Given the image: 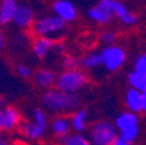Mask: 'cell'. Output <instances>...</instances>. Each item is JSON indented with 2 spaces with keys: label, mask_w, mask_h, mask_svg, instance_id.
I'll return each mask as SVG.
<instances>
[{
  "label": "cell",
  "mask_w": 146,
  "mask_h": 145,
  "mask_svg": "<svg viewBox=\"0 0 146 145\" xmlns=\"http://www.w3.org/2000/svg\"><path fill=\"white\" fill-rule=\"evenodd\" d=\"M118 137V130L109 121H98L89 129V142L92 145H113Z\"/></svg>",
  "instance_id": "cell-3"
},
{
  "label": "cell",
  "mask_w": 146,
  "mask_h": 145,
  "mask_svg": "<svg viewBox=\"0 0 146 145\" xmlns=\"http://www.w3.org/2000/svg\"><path fill=\"white\" fill-rule=\"evenodd\" d=\"M80 67L82 70H92L100 65H102V59L100 52H89L85 55L81 59H79Z\"/></svg>",
  "instance_id": "cell-20"
},
{
  "label": "cell",
  "mask_w": 146,
  "mask_h": 145,
  "mask_svg": "<svg viewBox=\"0 0 146 145\" xmlns=\"http://www.w3.org/2000/svg\"><path fill=\"white\" fill-rule=\"evenodd\" d=\"M87 118H88V112L87 109L80 108L77 112H74L71 116V126L72 129L78 134H81L86 130L87 126Z\"/></svg>",
  "instance_id": "cell-18"
},
{
  "label": "cell",
  "mask_w": 146,
  "mask_h": 145,
  "mask_svg": "<svg viewBox=\"0 0 146 145\" xmlns=\"http://www.w3.org/2000/svg\"><path fill=\"white\" fill-rule=\"evenodd\" d=\"M34 22H35L34 11L31 8H29L28 6L19 5V7L16 9V13L14 15L13 23L21 29H28V28L33 27Z\"/></svg>",
  "instance_id": "cell-9"
},
{
  "label": "cell",
  "mask_w": 146,
  "mask_h": 145,
  "mask_svg": "<svg viewBox=\"0 0 146 145\" xmlns=\"http://www.w3.org/2000/svg\"><path fill=\"white\" fill-rule=\"evenodd\" d=\"M88 76L84 70H65L57 76L54 86L65 93H77L88 84Z\"/></svg>",
  "instance_id": "cell-2"
},
{
  "label": "cell",
  "mask_w": 146,
  "mask_h": 145,
  "mask_svg": "<svg viewBox=\"0 0 146 145\" xmlns=\"http://www.w3.org/2000/svg\"><path fill=\"white\" fill-rule=\"evenodd\" d=\"M102 65L108 70L109 72H115L119 70L125 61H126V52L125 50L119 45H106L102 51L100 52Z\"/></svg>",
  "instance_id": "cell-6"
},
{
  "label": "cell",
  "mask_w": 146,
  "mask_h": 145,
  "mask_svg": "<svg viewBox=\"0 0 146 145\" xmlns=\"http://www.w3.org/2000/svg\"><path fill=\"white\" fill-rule=\"evenodd\" d=\"M56 79H57L56 73L50 69H40L35 73V78H34L35 84L44 89L52 88V86L56 84Z\"/></svg>",
  "instance_id": "cell-14"
},
{
  "label": "cell",
  "mask_w": 146,
  "mask_h": 145,
  "mask_svg": "<svg viewBox=\"0 0 146 145\" xmlns=\"http://www.w3.org/2000/svg\"><path fill=\"white\" fill-rule=\"evenodd\" d=\"M113 145H132V143H129V142L122 139L121 137H117V139L115 140V143Z\"/></svg>",
  "instance_id": "cell-30"
},
{
  "label": "cell",
  "mask_w": 146,
  "mask_h": 145,
  "mask_svg": "<svg viewBox=\"0 0 146 145\" xmlns=\"http://www.w3.org/2000/svg\"><path fill=\"white\" fill-rule=\"evenodd\" d=\"M143 96H144V107H143V112L146 113V89L143 92Z\"/></svg>",
  "instance_id": "cell-33"
},
{
  "label": "cell",
  "mask_w": 146,
  "mask_h": 145,
  "mask_svg": "<svg viewBox=\"0 0 146 145\" xmlns=\"http://www.w3.org/2000/svg\"><path fill=\"white\" fill-rule=\"evenodd\" d=\"M125 104L127 110H130L132 113L138 114L143 112V107H144L143 92L135 88H129L125 93Z\"/></svg>",
  "instance_id": "cell-10"
},
{
  "label": "cell",
  "mask_w": 146,
  "mask_h": 145,
  "mask_svg": "<svg viewBox=\"0 0 146 145\" xmlns=\"http://www.w3.org/2000/svg\"><path fill=\"white\" fill-rule=\"evenodd\" d=\"M63 66L65 70H77L80 67V63H79V59L76 58L74 56L67 55V56H64L63 58Z\"/></svg>",
  "instance_id": "cell-24"
},
{
  "label": "cell",
  "mask_w": 146,
  "mask_h": 145,
  "mask_svg": "<svg viewBox=\"0 0 146 145\" xmlns=\"http://www.w3.org/2000/svg\"><path fill=\"white\" fill-rule=\"evenodd\" d=\"M52 11L54 15L58 16L66 23L74 21L78 16L77 7L70 0H57V1H54L52 5Z\"/></svg>",
  "instance_id": "cell-8"
},
{
  "label": "cell",
  "mask_w": 146,
  "mask_h": 145,
  "mask_svg": "<svg viewBox=\"0 0 146 145\" xmlns=\"http://www.w3.org/2000/svg\"><path fill=\"white\" fill-rule=\"evenodd\" d=\"M133 70L146 72V52L141 53V55H139V56L135 59V63H133Z\"/></svg>",
  "instance_id": "cell-26"
},
{
  "label": "cell",
  "mask_w": 146,
  "mask_h": 145,
  "mask_svg": "<svg viewBox=\"0 0 146 145\" xmlns=\"http://www.w3.org/2000/svg\"><path fill=\"white\" fill-rule=\"evenodd\" d=\"M98 6L109 12L114 17H118L119 20L130 12L121 0H100Z\"/></svg>",
  "instance_id": "cell-11"
},
{
  "label": "cell",
  "mask_w": 146,
  "mask_h": 145,
  "mask_svg": "<svg viewBox=\"0 0 146 145\" xmlns=\"http://www.w3.org/2000/svg\"><path fill=\"white\" fill-rule=\"evenodd\" d=\"M17 7H19L17 0H1L0 1V25L4 26L13 22Z\"/></svg>",
  "instance_id": "cell-12"
},
{
  "label": "cell",
  "mask_w": 146,
  "mask_h": 145,
  "mask_svg": "<svg viewBox=\"0 0 146 145\" xmlns=\"http://www.w3.org/2000/svg\"><path fill=\"white\" fill-rule=\"evenodd\" d=\"M5 36H4V33H3V29L0 27V50H3L5 48Z\"/></svg>",
  "instance_id": "cell-31"
},
{
  "label": "cell",
  "mask_w": 146,
  "mask_h": 145,
  "mask_svg": "<svg viewBox=\"0 0 146 145\" xmlns=\"http://www.w3.org/2000/svg\"><path fill=\"white\" fill-rule=\"evenodd\" d=\"M62 145H92L89 139L82 134H70L64 140L60 142Z\"/></svg>",
  "instance_id": "cell-21"
},
{
  "label": "cell",
  "mask_w": 146,
  "mask_h": 145,
  "mask_svg": "<svg viewBox=\"0 0 146 145\" xmlns=\"http://www.w3.org/2000/svg\"><path fill=\"white\" fill-rule=\"evenodd\" d=\"M87 16L92 21H94L95 23H99V25H108L114 20V16L110 13L101 8L98 5L87 11Z\"/></svg>",
  "instance_id": "cell-17"
},
{
  "label": "cell",
  "mask_w": 146,
  "mask_h": 145,
  "mask_svg": "<svg viewBox=\"0 0 146 145\" xmlns=\"http://www.w3.org/2000/svg\"><path fill=\"white\" fill-rule=\"evenodd\" d=\"M127 82H129L131 88L144 92L146 89V72L132 70L127 74Z\"/></svg>",
  "instance_id": "cell-19"
},
{
  "label": "cell",
  "mask_w": 146,
  "mask_h": 145,
  "mask_svg": "<svg viewBox=\"0 0 146 145\" xmlns=\"http://www.w3.org/2000/svg\"><path fill=\"white\" fill-rule=\"evenodd\" d=\"M66 28V22L56 15H46L36 20L31 27L36 37H49L53 39L62 34Z\"/></svg>",
  "instance_id": "cell-4"
},
{
  "label": "cell",
  "mask_w": 146,
  "mask_h": 145,
  "mask_svg": "<svg viewBox=\"0 0 146 145\" xmlns=\"http://www.w3.org/2000/svg\"><path fill=\"white\" fill-rule=\"evenodd\" d=\"M53 51L56 53L62 55V53H64V51H65V45L62 42H56L54 43V47H53Z\"/></svg>",
  "instance_id": "cell-28"
},
{
  "label": "cell",
  "mask_w": 146,
  "mask_h": 145,
  "mask_svg": "<svg viewBox=\"0 0 146 145\" xmlns=\"http://www.w3.org/2000/svg\"><path fill=\"white\" fill-rule=\"evenodd\" d=\"M42 104L51 113L68 114L80 109L81 99L77 93H65L53 87L45 89L42 95Z\"/></svg>",
  "instance_id": "cell-1"
},
{
  "label": "cell",
  "mask_w": 146,
  "mask_h": 145,
  "mask_svg": "<svg viewBox=\"0 0 146 145\" xmlns=\"http://www.w3.org/2000/svg\"><path fill=\"white\" fill-rule=\"evenodd\" d=\"M21 125V114L13 106L0 108V132H9Z\"/></svg>",
  "instance_id": "cell-7"
},
{
  "label": "cell",
  "mask_w": 146,
  "mask_h": 145,
  "mask_svg": "<svg viewBox=\"0 0 146 145\" xmlns=\"http://www.w3.org/2000/svg\"><path fill=\"white\" fill-rule=\"evenodd\" d=\"M114 124H115L116 129L118 131H122L124 129L131 128V126L139 125V118H138V115L136 113H132L130 110H126V112L121 113L116 117Z\"/></svg>",
  "instance_id": "cell-16"
},
{
  "label": "cell",
  "mask_w": 146,
  "mask_h": 145,
  "mask_svg": "<svg viewBox=\"0 0 146 145\" xmlns=\"http://www.w3.org/2000/svg\"><path fill=\"white\" fill-rule=\"evenodd\" d=\"M71 128H72L71 126V120L67 118L66 116L59 115L57 117H54L51 122V130L58 137V139L68 136Z\"/></svg>",
  "instance_id": "cell-15"
},
{
  "label": "cell",
  "mask_w": 146,
  "mask_h": 145,
  "mask_svg": "<svg viewBox=\"0 0 146 145\" xmlns=\"http://www.w3.org/2000/svg\"><path fill=\"white\" fill-rule=\"evenodd\" d=\"M101 40L106 45H113L117 40V34L113 29H107L101 34Z\"/></svg>",
  "instance_id": "cell-23"
},
{
  "label": "cell",
  "mask_w": 146,
  "mask_h": 145,
  "mask_svg": "<svg viewBox=\"0 0 146 145\" xmlns=\"http://www.w3.org/2000/svg\"><path fill=\"white\" fill-rule=\"evenodd\" d=\"M119 21L125 26H137L139 23V16L132 12H129L125 16H123Z\"/></svg>",
  "instance_id": "cell-25"
},
{
  "label": "cell",
  "mask_w": 146,
  "mask_h": 145,
  "mask_svg": "<svg viewBox=\"0 0 146 145\" xmlns=\"http://www.w3.org/2000/svg\"><path fill=\"white\" fill-rule=\"evenodd\" d=\"M11 145H28V144L25 143V142H22V140H13L11 143Z\"/></svg>",
  "instance_id": "cell-32"
},
{
  "label": "cell",
  "mask_w": 146,
  "mask_h": 145,
  "mask_svg": "<svg viewBox=\"0 0 146 145\" xmlns=\"http://www.w3.org/2000/svg\"><path fill=\"white\" fill-rule=\"evenodd\" d=\"M54 41L53 39H49V37H36L34 40V43H33V52L34 55L42 59V58H45L48 56V53L53 50V47H54Z\"/></svg>",
  "instance_id": "cell-13"
},
{
  "label": "cell",
  "mask_w": 146,
  "mask_h": 145,
  "mask_svg": "<svg viewBox=\"0 0 146 145\" xmlns=\"http://www.w3.org/2000/svg\"><path fill=\"white\" fill-rule=\"evenodd\" d=\"M138 135H139V125H135V126H131V128H127V129L119 131L118 137H121L122 139L129 143H133L138 138Z\"/></svg>",
  "instance_id": "cell-22"
},
{
  "label": "cell",
  "mask_w": 146,
  "mask_h": 145,
  "mask_svg": "<svg viewBox=\"0 0 146 145\" xmlns=\"http://www.w3.org/2000/svg\"><path fill=\"white\" fill-rule=\"evenodd\" d=\"M48 126L46 115L40 108L33 112V118L21 124V132L29 139L36 140L44 136Z\"/></svg>",
  "instance_id": "cell-5"
},
{
  "label": "cell",
  "mask_w": 146,
  "mask_h": 145,
  "mask_svg": "<svg viewBox=\"0 0 146 145\" xmlns=\"http://www.w3.org/2000/svg\"><path fill=\"white\" fill-rule=\"evenodd\" d=\"M11 140L5 132H0V145H11Z\"/></svg>",
  "instance_id": "cell-29"
},
{
  "label": "cell",
  "mask_w": 146,
  "mask_h": 145,
  "mask_svg": "<svg viewBox=\"0 0 146 145\" xmlns=\"http://www.w3.org/2000/svg\"><path fill=\"white\" fill-rule=\"evenodd\" d=\"M16 72H17V74H19L20 77H22V78H26V79H28V78H30L31 77V69L29 67V66H27L26 64H19L16 66Z\"/></svg>",
  "instance_id": "cell-27"
}]
</instances>
